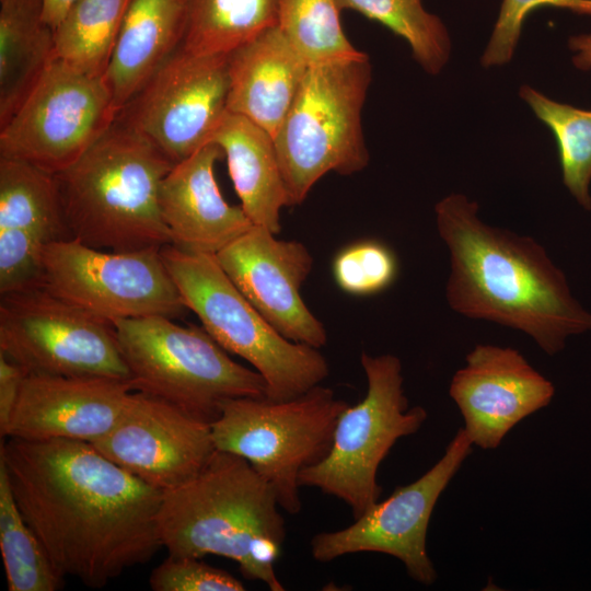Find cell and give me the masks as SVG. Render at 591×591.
<instances>
[{
    "mask_svg": "<svg viewBox=\"0 0 591 591\" xmlns=\"http://www.w3.org/2000/svg\"><path fill=\"white\" fill-rule=\"evenodd\" d=\"M279 0H189L183 49L196 55L230 54L277 26Z\"/></svg>",
    "mask_w": 591,
    "mask_h": 591,
    "instance_id": "cell-25",
    "label": "cell"
},
{
    "mask_svg": "<svg viewBox=\"0 0 591 591\" xmlns=\"http://www.w3.org/2000/svg\"><path fill=\"white\" fill-rule=\"evenodd\" d=\"M333 276L337 286L352 296H372L389 288L397 277L394 252L375 240L355 242L335 256Z\"/></svg>",
    "mask_w": 591,
    "mask_h": 591,
    "instance_id": "cell-31",
    "label": "cell"
},
{
    "mask_svg": "<svg viewBox=\"0 0 591 591\" xmlns=\"http://www.w3.org/2000/svg\"><path fill=\"white\" fill-rule=\"evenodd\" d=\"M78 0H43L44 18L55 30Z\"/></svg>",
    "mask_w": 591,
    "mask_h": 591,
    "instance_id": "cell-36",
    "label": "cell"
},
{
    "mask_svg": "<svg viewBox=\"0 0 591 591\" xmlns=\"http://www.w3.org/2000/svg\"><path fill=\"white\" fill-rule=\"evenodd\" d=\"M91 444L162 493L196 476L217 450L210 422L139 391L114 428Z\"/></svg>",
    "mask_w": 591,
    "mask_h": 591,
    "instance_id": "cell-15",
    "label": "cell"
},
{
    "mask_svg": "<svg viewBox=\"0 0 591 591\" xmlns=\"http://www.w3.org/2000/svg\"><path fill=\"white\" fill-rule=\"evenodd\" d=\"M520 95L554 134L568 192L591 210V111L551 100L529 85L521 88Z\"/></svg>",
    "mask_w": 591,
    "mask_h": 591,
    "instance_id": "cell-28",
    "label": "cell"
},
{
    "mask_svg": "<svg viewBox=\"0 0 591 591\" xmlns=\"http://www.w3.org/2000/svg\"><path fill=\"white\" fill-rule=\"evenodd\" d=\"M160 250L113 252L76 239L55 241L44 248L37 288L109 322L178 318L187 308Z\"/></svg>",
    "mask_w": 591,
    "mask_h": 591,
    "instance_id": "cell-10",
    "label": "cell"
},
{
    "mask_svg": "<svg viewBox=\"0 0 591 591\" xmlns=\"http://www.w3.org/2000/svg\"><path fill=\"white\" fill-rule=\"evenodd\" d=\"M215 256L240 292L283 337L317 349L327 343L323 323L300 292L313 267L303 243L279 240L267 228L253 225Z\"/></svg>",
    "mask_w": 591,
    "mask_h": 591,
    "instance_id": "cell-16",
    "label": "cell"
},
{
    "mask_svg": "<svg viewBox=\"0 0 591 591\" xmlns=\"http://www.w3.org/2000/svg\"><path fill=\"white\" fill-rule=\"evenodd\" d=\"M434 216L449 251L445 299L454 312L519 331L549 356L591 332V311L535 239L484 222L463 194L439 200Z\"/></svg>",
    "mask_w": 591,
    "mask_h": 591,
    "instance_id": "cell-2",
    "label": "cell"
},
{
    "mask_svg": "<svg viewBox=\"0 0 591 591\" xmlns=\"http://www.w3.org/2000/svg\"><path fill=\"white\" fill-rule=\"evenodd\" d=\"M65 239L55 174L0 157V294L36 288L45 246Z\"/></svg>",
    "mask_w": 591,
    "mask_h": 591,
    "instance_id": "cell-19",
    "label": "cell"
},
{
    "mask_svg": "<svg viewBox=\"0 0 591 591\" xmlns=\"http://www.w3.org/2000/svg\"><path fill=\"white\" fill-rule=\"evenodd\" d=\"M0 548L9 591H57L63 578L24 520L0 463Z\"/></svg>",
    "mask_w": 591,
    "mask_h": 591,
    "instance_id": "cell-27",
    "label": "cell"
},
{
    "mask_svg": "<svg viewBox=\"0 0 591 591\" xmlns=\"http://www.w3.org/2000/svg\"><path fill=\"white\" fill-rule=\"evenodd\" d=\"M134 391L130 379L27 374L0 436L92 443L114 428Z\"/></svg>",
    "mask_w": 591,
    "mask_h": 591,
    "instance_id": "cell-18",
    "label": "cell"
},
{
    "mask_svg": "<svg viewBox=\"0 0 591 591\" xmlns=\"http://www.w3.org/2000/svg\"><path fill=\"white\" fill-rule=\"evenodd\" d=\"M56 58L43 0H0V126Z\"/></svg>",
    "mask_w": 591,
    "mask_h": 591,
    "instance_id": "cell-24",
    "label": "cell"
},
{
    "mask_svg": "<svg viewBox=\"0 0 591 591\" xmlns=\"http://www.w3.org/2000/svg\"><path fill=\"white\" fill-rule=\"evenodd\" d=\"M368 381L366 396L337 419L328 454L300 474V486L343 500L355 519L379 501L378 468L395 442L417 432L427 419L421 406H408L403 367L390 354L360 357Z\"/></svg>",
    "mask_w": 591,
    "mask_h": 591,
    "instance_id": "cell-9",
    "label": "cell"
},
{
    "mask_svg": "<svg viewBox=\"0 0 591 591\" xmlns=\"http://www.w3.org/2000/svg\"><path fill=\"white\" fill-rule=\"evenodd\" d=\"M116 118L105 77L55 58L0 126V157L57 174L74 163Z\"/></svg>",
    "mask_w": 591,
    "mask_h": 591,
    "instance_id": "cell-12",
    "label": "cell"
},
{
    "mask_svg": "<svg viewBox=\"0 0 591 591\" xmlns=\"http://www.w3.org/2000/svg\"><path fill=\"white\" fill-rule=\"evenodd\" d=\"M472 445L460 428L442 457L418 479L397 487L349 526L315 534L310 542L312 557L328 563L348 554H386L399 559L412 579L431 586L438 576L426 547L429 521Z\"/></svg>",
    "mask_w": 591,
    "mask_h": 591,
    "instance_id": "cell-14",
    "label": "cell"
},
{
    "mask_svg": "<svg viewBox=\"0 0 591 591\" xmlns=\"http://www.w3.org/2000/svg\"><path fill=\"white\" fill-rule=\"evenodd\" d=\"M553 383L511 347L476 345L452 376L449 394L473 445L496 449L522 419L547 406Z\"/></svg>",
    "mask_w": 591,
    "mask_h": 591,
    "instance_id": "cell-17",
    "label": "cell"
},
{
    "mask_svg": "<svg viewBox=\"0 0 591 591\" xmlns=\"http://www.w3.org/2000/svg\"><path fill=\"white\" fill-rule=\"evenodd\" d=\"M153 591H243L244 584L220 568L201 558L167 557L159 564L149 578Z\"/></svg>",
    "mask_w": 591,
    "mask_h": 591,
    "instance_id": "cell-33",
    "label": "cell"
},
{
    "mask_svg": "<svg viewBox=\"0 0 591 591\" xmlns=\"http://www.w3.org/2000/svg\"><path fill=\"white\" fill-rule=\"evenodd\" d=\"M223 157L209 142L175 163L162 179L159 207L171 245L192 253L216 255L254 224L241 206L222 196L215 166Z\"/></svg>",
    "mask_w": 591,
    "mask_h": 591,
    "instance_id": "cell-20",
    "label": "cell"
},
{
    "mask_svg": "<svg viewBox=\"0 0 591 591\" xmlns=\"http://www.w3.org/2000/svg\"><path fill=\"white\" fill-rule=\"evenodd\" d=\"M227 159L241 207L254 225L278 234L288 195L273 136L246 117L227 112L210 137Z\"/></svg>",
    "mask_w": 591,
    "mask_h": 591,
    "instance_id": "cell-23",
    "label": "cell"
},
{
    "mask_svg": "<svg viewBox=\"0 0 591 591\" xmlns=\"http://www.w3.org/2000/svg\"><path fill=\"white\" fill-rule=\"evenodd\" d=\"M129 0H78L55 28L56 58L105 77Z\"/></svg>",
    "mask_w": 591,
    "mask_h": 591,
    "instance_id": "cell-26",
    "label": "cell"
},
{
    "mask_svg": "<svg viewBox=\"0 0 591 591\" xmlns=\"http://www.w3.org/2000/svg\"><path fill=\"white\" fill-rule=\"evenodd\" d=\"M0 352L26 374L130 379L112 322L40 288L0 294Z\"/></svg>",
    "mask_w": 591,
    "mask_h": 591,
    "instance_id": "cell-11",
    "label": "cell"
},
{
    "mask_svg": "<svg viewBox=\"0 0 591 591\" xmlns=\"http://www.w3.org/2000/svg\"><path fill=\"white\" fill-rule=\"evenodd\" d=\"M173 165L148 139L115 120L74 163L55 174L71 239L113 252L171 244L159 190Z\"/></svg>",
    "mask_w": 591,
    "mask_h": 591,
    "instance_id": "cell-4",
    "label": "cell"
},
{
    "mask_svg": "<svg viewBox=\"0 0 591 591\" xmlns=\"http://www.w3.org/2000/svg\"><path fill=\"white\" fill-rule=\"evenodd\" d=\"M555 7L591 15V0H503L488 45L482 56L484 67L502 66L513 56L523 22L535 9Z\"/></svg>",
    "mask_w": 591,
    "mask_h": 591,
    "instance_id": "cell-32",
    "label": "cell"
},
{
    "mask_svg": "<svg viewBox=\"0 0 591 591\" xmlns=\"http://www.w3.org/2000/svg\"><path fill=\"white\" fill-rule=\"evenodd\" d=\"M189 0H129L105 80L117 115L182 47Z\"/></svg>",
    "mask_w": 591,
    "mask_h": 591,
    "instance_id": "cell-22",
    "label": "cell"
},
{
    "mask_svg": "<svg viewBox=\"0 0 591 591\" xmlns=\"http://www.w3.org/2000/svg\"><path fill=\"white\" fill-rule=\"evenodd\" d=\"M229 54L177 49L120 109L116 120L174 164L209 143L228 112Z\"/></svg>",
    "mask_w": 591,
    "mask_h": 591,
    "instance_id": "cell-13",
    "label": "cell"
},
{
    "mask_svg": "<svg viewBox=\"0 0 591 591\" xmlns=\"http://www.w3.org/2000/svg\"><path fill=\"white\" fill-rule=\"evenodd\" d=\"M340 10H354L404 38L416 61L438 74L449 60L451 43L442 21L425 10L421 0H337Z\"/></svg>",
    "mask_w": 591,
    "mask_h": 591,
    "instance_id": "cell-30",
    "label": "cell"
},
{
    "mask_svg": "<svg viewBox=\"0 0 591 591\" xmlns=\"http://www.w3.org/2000/svg\"><path fill=\"white\" fill-rule=\"evenodd\" d=\"M348 405L321 384L285 401L231 398L210 424L212 440L217 450L247 460L273 487L280 508L297 514L300 474L328 454Z\"/></svg>",
    "mask_w": 591,
    "mask_h": 591,
    "instance_id": "cell-8",
    "label": "cell"
},
{
    "mask_svg": "<svg viewBox=\"0 0 591 591\" xmlns=\"http://www.w3.org/2000/svg\"><path fill=\"white\" fill-rule=\"evenodd\" d=\"M569 48L575 51L573 65L578 69L588 70L591 68V34L573 36L568 42Z\"/></svg>",
    "mask_w": 591,
    "mask_h": 591,
    "instance_id": "cell-35",
    "label": "cell"
},
{
    "mask_svg": "<svg viewBox=\"0 0 591 591\" xmlns=\"http://www.w3.org/2000/svg\"><path fill=\"white\" fill-rule=\"evenodd\" d=\"M308 68L278 26L267 28L229 54L228 112L246 117L274 138Z\"/></svg>",
    "mask_w": 591,
    "mask_h": 591,
    "instance_id": "cell-21",
    "label": "cell"
},
{
    "mask_svg": "<svg viewBox=\"0 0 591 591\" xmlns=\"http://www.w3.org/2000/svg\"><path fill=\"white\" fill-rule=\"evenodd\" d=\"M160 252L187 310L224 350L246 360L263 376L267 398L297 397L328 376L329 367L320 349L278 333L240 292L215 255L171 244Z\"/></svg>",
    "mask_w": 591,
    "mask_h": 591,
    "instance_id": "cell-5",
    "label": "cell"
},
{
    "mask_svg": "<svg viewBox=\"0 0 591 591\" xmlns=\"http://www.w3.org/2000/svg\"><path fill=\"white\" fill-rule=\"evenodd\" d=\"M370 82L366 54L308 68L274 136L289 207L301 204L325 174L351 175L368 165L361 111Z\"/></svg>",
    "mask_w": 591,
    "mask_h": 591,
    "instance_id": "cell-6",
    "label": "cell"
},
{
    "mask_svg": "<svg viewBox=\"0 0 591 591\" xmlns=\"http://www.w3.org/2000/svg\"><path fill=\"white\" fill-rule=\"evenodd\" d=\"M337 0H279L277 26L310 67L359 58L345 35Z\"/></svg>",
    "mask_w": 591,
    "mask_h": 591,
    "instance_id": "cell-29",
    "label": "cell"
},
{
    "mask_svg": "<svg viewBox=\"0 0 591 591\" xmlns=\"http://www.w3.org/2000/svg\"><path fill=\"white\" fill-rule=\"evenodd\" d=\"M279 508L273 487L247 460L216 450L196 476L162 494V547L173 557L229 558L245 579L283 591L274 566L286 538Z\"/></svg>",
    "mask_w": 591,
    "mask_h": 591,
    "instance_id": "cell-3",
    "label": "cell"
},
{
    "mask_svg": "<svg viewBox=\"0 0 591 591\" xmlns=\"http://www.w3.org/2000/svg\"><path fill=\"white\" fill-rule=\"evenodd\" d=\"M173 320L152 315L112 322L135 391L210 424L228 399L266 396L256 370L233 360L202 326Z\"/></svg>",
    "mask_w": 591,
    "mask_h": 591,
    "instance_id": "cell-7",
    "label": "cell"
},
{
    "mask_svg": "<svg viewBox=\"0 0 591 591\" xmlns=\"http://www.w3.org/2000/svg\"><path fill=\"white\" fill-rule=\"evenodd\" d=\"M4 466L16 505L56 571L101 589L162 547V491L69 439L7 438Z\"/></svg>",
    "mask_w": 591,
    "mask_h": 591,
    "instance_id": "cell-1",
    "label": "cell"
},
{
    "mask_svg": "<svg viewBox=\"0 0 591 591\" xmlns=\"http://www.w3.org/2000/svg\"><path fill=\"white\" fill-rule=\"evenodd\" d=\"M26 372L0 352V432L8 425Z\"/></svg>",
    "mask_w": 591,
    "mask_h": 591,
    "instance_id": "cell-34",
    "label": "cell"
}]
</instances>
